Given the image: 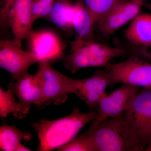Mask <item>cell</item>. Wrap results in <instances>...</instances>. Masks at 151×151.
Segmentation results:
<instances>
[{"instance_id": "cell-1", "label": "cell", "mask_w": 151, "mask_h": 151, "mask_svg": "<svg viewBox=\"0 0 151 151\" xmlns=\"http://www.w3.org/2000/svg\"><path fill=\"white\" fill-rule=\"evenodd\" d=\"M96 115L95 110L82 113L77 107L65 117L52 121L42 119L32 123L38 137V151L52 150L69 143L82 128L94 120Z\"/></svg>"}, {"instance_id": "cell-2", "label": "cell", "mask_w": 151, "mask_h": 151, "mask_svg": "<svg viewBox=\"0 0 151 151\" xmlns=\"http://www.w3.org/2000/svg\"><path fill=\"white\" fill-rule=\"evenodd\" d=\"M89 137L96 151H145L124 112L103 122Z\"/></svg>"}, {"instance_id": "cell-3", "label": "cell", "mask_w": 151, "mask_h": 151, "mask_svg": "<svg viewBox=\"0 0 151 151\" xmlns=\"http://www.w3.org/2000/svg\"><path fill=\"white\" fill-rule=\"evenodd\" d=\"M125 54L123 49L98 43L92 38L76 37L71 42L70 54L63 59V64L67 70L74 73L85 68L105 67L111 60Z\"/></svg>"}, {"instance_id": "cell-4", "label": "cell", "mask_w": 151, "mask_h": 151, "mask_svg": "<svg viewBox=\"0 0 151 151\" xmlns=\"http://www.w3.org/2000/svg\"><path fill=\"white\" fill-rule=\"evenodd\" d=\"M110 74L111 86L119 83L151 89V63L137 54L122 62L105 66Z\"/></svg>"}, {"instance_id": "cell-5", "label": "cell", "mask_w": 151, "mask_h": 151, "mask_svg": "<svg viewBox=\"0 0 151 151\" xmlns=\"http://www.w3.org/2000/svg\"><path fill=\"white\" fill-rule=\"evenodd\" d=\"M36 73L43 95L44 103L55 105L65 103L69 94H72L75 78L68 77L53 68L47 61H40Z\"/></svg>"}, {"instance_id": "cell-6", "label": "cell", "mask_w": 151, "mask_h": 151, "mask_svg": "<svg viewBox=\"0 0 151 151\" xmlns=\"http://www.w3.org/2000/svg\"><path fill=\"white\" fill-rule=\"evenodd\" d=\"M140 90V87L138 86L123 84L119 89L110 94L106 93L101 98L95 109L96 116L90 127L80 136L89 137L107 119L122 115L132 98Z\"/></svg>"}, {"instance_id": "cell-7", "label": "cell", "mask_w": 151, "mask_h": 151, "mask_svg": "<svg viewBox=\"0 0 151 151\" xmlns=\"http://www.w3.org/2000/svg\"><path fill=\"white\" fill-rule=\"evenodd\" d=\"M145 151L151 147V89L144 88L132 98L124 111Z\"/></svg>"}, {"instance_id": "cell-8", "label": "cell", "mask_w": 151, "mask_h": 151, "mask_svg": "<svg viewBox=\"0 0 151 151\" xmlns=\"http://www.w3.org/2000/svg\"><path fill=\"white\" fill-rule=\"evenodd\" d=\"M13 41H1L0 66L8 71L13 79H16L28 73L29 68L38 62L35 54L23 50Z\"/></svg>"}, {"instance_id": "cell-9", "label": "cell", "mask_w": 151, "mask_h": 151, "mask_svg": "<svg viewBox=\"0 0 151 151\" xmlns=\"http://www.w3.org/2000/svg\"><path fill=\"white\" fill-rule=\"evenodd\" d=\"M110 86L111 77L107 70H97L89 78H75L72 94L78 96L89 108L96 109Z\"/></svg>"}, {"instance_id": "cell-10", "label": "cell", "mask_w": 151, "mask_h": 151, "mask_svg": "<svg viewBox=\"0 0 151 151\" xmlns=\"http://www.w3.org/2000/svg\"><path fill=\"white\" fill-rule=\"evenodd\" d=\"M142 0H122L97 23L99 31L105 37L112 35L117 30L139 14Z\"/></svg>"}, {"instance_id": "cell-11", "label": "cell", "mask_w": 151, "mask_h": 151, "mask_svg": "<svg viewBox=\"0 0 151 151\" xmlns=\"http://www.w3.org/2000/svg\"><path fill=\"white\" fill-rule=\"evenodd\" d=\"M31 51L40 61L49 62L62 58L64 46L58 36L51 31H34L28 37Z\"/></svg>"}, {"instance_id": "cell-12", "label": "cell", "mask_w": 151, "mask_h": 151, "mask_svg": "<svg viewBox=\"0 0 151 151\" xmlns=\"http://www.w3.org/2000/svg\"><path fill=\"white\" fill-rule=\"evenodd\" d=\"M34 0H14L9 10L8 22L13 34V41L21 46L32 31V7Z\"/></svg>"}, {"instance_id": "cell-13", "label": "cell", "mask_w": 151, "mask_h": 151, "mask_svg": "<svg viewBox=\"0 0 151 151\" xmlns=\"http://www.w3.org/2000/svg\"><path fill=\"white\" fill-rule=\"evenodd\" d=\"M25 108L30 110V106L40 107L44 103L43 95L36 74L28 73L16 79H13L8 86Z\"/></svg>"}, {"instance_id": "cell-14", "label": "cell", "mask_w": 151, "mask_h": 151, "mask_svg": "<svg viewBox=\"0 0 151 151\" xmlns=\"http://www.w3.org/2000/svg\"><path fill=\"white\" fill-rule=\"evenodd\" d=\"M130 42L140 47L151 44V14H141L136 17L125 33Z\"/></svg>"}, {"instance_id": "cell-15", "label": "cell", "mask_w": 151, "mask_h": 151, "mask_svg": "<svg viewBox=\"0 0 151 151\" xmlns=\"http://www.w3.org/2000/svg\"><path fill=\"white\" fill-rule=\"evenodd\" d=\"M72 24L77 37L91 38L95 23L84 3L81 1L73 4Z\"/></svg>"}, {"instance_id": "cell-16", "label": "cell", "mask_w": 151, "mask_h": 151, "mask_svg": "<svg viewBox=\"0 0 151 151\" xmlns=\"http://www.w3.org/2000/svg\"><path fill=\"white\" fill-rule=\"evenodd\" d=\"M32 137L31 132L19 129L14 126L3 125L0 128L1 151H15L21 141L28 142Z\"/></svg>"}, {"instance_id": "cell-17", "label": "cell", "mask_w": 151, "mask_h": 151, "mask_svg": "<svg viewBox=\"0 0 151 151\" xmlns=\"http://www.w3.org/2000/svg\"><path fill=\"white\" fill-rule=\"evenodd\" d=\"M73 4L69 0H57L48 16L50 20L63 31L68 32L73 28Z\"/></svg>"}, {"instance_id": "cell-18", "label": "cell", "mask_w": 151, "mask_h": 151, "mask_svg": "<svg viewBox=\"0 0 151 151\" xmlns=\"http://www.w3.org/2000/svg\"><path fill=\"white\" fill-rule=\"evenodd\" d=\"M30 109L24 107L20 103H17L14 94L10 89L5 91L0 88V116L1 119L12 114L15 118L22 119L26 117Z\"/></svg>"}, {"instance_id": "cell-19", "label": "cell", "mask_w": 151, "mask_h": 151, "mask_svg": "<svg viewBox=\"0 0 151 151\" xmlns=\"http://www.w3.org/2000/svg\"><path fill=\"white\" fill-rule=\"evenodd\" d=\"M122 0H84L86 9L94 23H97Z\"/></svg>"}, {"instance_id": "cell-20", "label": "cell", "mask_w": 151, "mask_h": 151, "mask_svg": "<svg viewBox=\"0 0 151 151\" xmlns=\"http://www.w3.org/2000/svg\"><path fill=\"white\" fill-rule=\"evenodd\" d=\"M57 150L59 151H96L89 137H84L79 135Z\"/></svg>"}, {"instance_id": "cell-21", "label": "cell", "mask_w": 151, "mask_h": 151, "mask_svg": "<svg viewBox=\"0 0 151 151\" xmlns=\"http://www.w3.org/2000/svg\"><path fill=\"white\" fill-rule=\"evenodd\" d=\"M57 0H34L32 7V20L48 17Z\"/></svg>"}, {"instance_id": "cell-22", "label": "cell", "mask_w": 151, "mask_h": 151, "mask_svg": "<svg viewBox=\"0 0 151 151\" xmlns=\"http://www.w3.org/2000/svg\"><path fill=\"white\" fill-rule=\"evenodd\" d=\"M14 0H2V4L0 9V18L1 24L8 22V16L9 10L12 5Z\"/></svg>"}, {"instance_id": "cell-23", "label": "cell", "mask_w": 151, "mask_h": 151, "mask_svg": "<svg viewBox=\"0 0 151 151\" xmlns=\"http://www.w3.org/2000/svg\"><path fill=\"white\" fill-rule=\"evenodd\" d=\"M137 53V55L141 58L151 63V44L147 46L140 47Z\"/></svg>"}, {"instance_id": "cell-24", "label": "cell", "mask_w": 151, "mask_h": 151, "mask_svg": "<svg viewBox=\"0 0 151 151\" xmlns=\"http://www.w3.org/2000/svg\"><path fill=\"white\" fill-rule=\"evenodd\" d=\"M32 151L30 149L27 148L26 147H25L23 145H22L21 143L19 144L17 147L15 151Z\"/></svg>"}, {"instance_id": "cell-25", "label": "cell", "mask_w": 151, "mask_h": 151, "mask_svg": "<svg viewBox=\"0 0 151 151\" xmlns=\"http://www.w3.org/2000/svg\"><path fill=\"white\" fill-rule=\"evenodd\" d=\"M143 6L145 7L146 9H148L151 12V4H146L144 3L143 4Z\"/></svg>"}, {"instance_id": "cell-26", "label": "cell", "mask_w": 151, "mask_h": 151, "mask_svg": "<svg viewBox=\"0 0 151 151\" xmlns=\"http://www.w3.org/2000/svg\"><path fill=\"white\" fill-rule=\"evenodd\" d=\"M149 151H151V147H150V150H149Z\"/></svg>"}]
</instances>
